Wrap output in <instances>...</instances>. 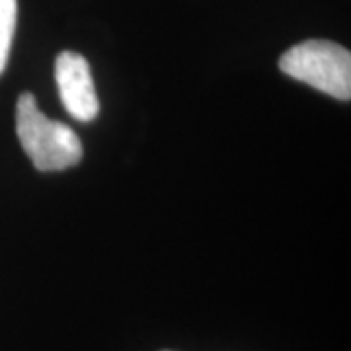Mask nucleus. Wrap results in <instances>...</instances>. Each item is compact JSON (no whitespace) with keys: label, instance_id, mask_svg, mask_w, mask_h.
<instances>
[{"label":"nucleus","instance_id":"obj_3","mask_svg":"<svg viewBox=\"0 0 351 351\" xmlns=\"http://www.w3.org/2000/svg\"><path fill=\"white\" fill-rule=\"evenodd\" d=\"M55 80L64 110L78 121H92L100 112V101L88 61L73 51L59 53L55 61Z\"/></svg>","mask_w":351,"mask_h":351},{"label":"nucleus","instance_id":"obj_4","mask_svg":"<svg viewBox=\"0 0 351 351\" xmlns=\"http://www.w3.org/2000/svg\"><path fill=\"white\" fill-rule=\"evenodd\" d=\"M18 20V0H0V75L4 73Z\"/></svg>","mask_w":351,"mask_h":351},{"label":"nucleus","instance_id":"obj_2","mask_svg":"<svg viewBox=\"0 0 351 351\" xmlns=\"http://www.w3.org/2000/svg\"><path fill=\"white\" fill-rule=\"evenodd\" d=\"M279 69L295 80L341 101L351 98V53L328 39H308L279 57Z\"/></svg>","mask_w":351,"mask_h":351},{"label":"nucleus","instance_id":"obj_1","mask_svg":"<svg viewBox=\"0 0 351 351\" xmlns=\"http://www.w3.org/2000/svg\"><path fill=\"white\" fill-rule=\"evenodd\" d=\"M16 133L39 172H59L82 160V143L75 131L39 112L36 96L24 92L16 104Z\"/></svg>","mask_w":351,"mask_h":351}]
</instances>
